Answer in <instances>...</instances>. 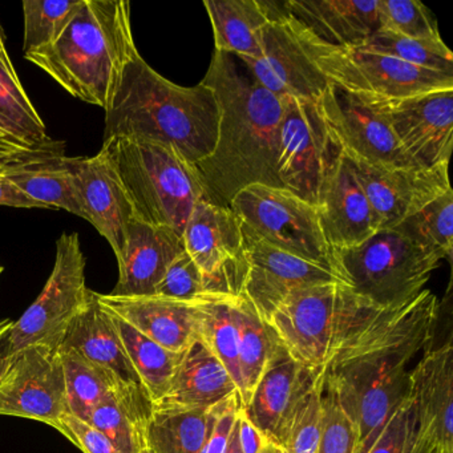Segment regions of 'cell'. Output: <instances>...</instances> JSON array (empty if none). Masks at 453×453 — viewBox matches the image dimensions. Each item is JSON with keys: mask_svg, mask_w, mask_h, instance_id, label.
<instances>
[{"mask_svg": "<svg viewBox=\"0 0 453 453\" xmlns=\"http://www.w3.org/2000/svg\"><path fill=\"white\" fill-rule=\"evenodd\" d=\"M439 299L428 288L376 312L342 344L325 380L354 424L357 453H367L410 394V363L432 346Z\"/></svg>", "mask_w": 453, "mask_h": 453, "instance_id": "obj_1", "label": "cell"}, {"mask_svg": "<svg viewBox=\"0 0 453 453\" xmlns=\"http://www.w3.org/2000/svg\"><path fill=\"white\" fill-rule=\"evenodd\" d=\"M203 83L219 107L216 147L195 165L206 201L229 206L256 184L283 189L277 176L282 99L264 88L240 58L224 52L214 51Z\"/></svg>", "mask_w": 453, "mask_h": 453, "instance_id": "obj_2", "label": "cell"}, {"mask_svg": "<svg viewBox=\"0 0 453 453\" xmlns=\"http://www.w3.org/2000/svg\"><path fill=\"white\" fill-rule=\"evenodd\" d=\"M104 111V140L163 145L193 165L216 147L219 107L214 92L203 81L189 88L172 83L139 51L124 65Z\"/></svg>", "mask_w": 453, "mask_h": 453, "instance_id": "obj_3", "label": "cell"}, {"mask_svg": "<svg viewBox=\"0 0 453 453\" xmlns=\"http://www.w3.org/2000/svg\"><path fill=\"white\" fill-rule=\"evenodd\" d=\"M136 52L128 0H83L55 43L25 58L71 96L105 110Z\"/></svg>", "mask_w": 453, "mask_h": 453, "instance_id": "obj_4", "label": "cell"}, {"mask_svg": "<svg viewBox=\"0 0 453 453\" xmlns=\"http://www.w3.org/2000/svg\"><path fill=\"white\" fill-rule=\"evenodd\" d=\"M380 310L347 283H322L290 294L267 325L291 359L322 373L347 338Z\"/></svg>", "mask_w": 453, "mask_h": 453, "instance_id": "obj_5", "label": "cell"}, {"mask_svg": "<svg viewBox=\"0 0 453 453\" xmlns=\"http://www.w3.org/2000/svg\"><path fill=\"white\" fill-rule=\"evenodd\" d=\"M113 165L145 224L166 226L182 235L190 214L206 200L193 164L171 148L127 139L104 140Z\"/></svg>", "mask_w": 453, "mask_h": 453, "instance_id": "obj_6", "label": "cell"}, {"mask_svg": "<svg viewBox=\"0 0 453 453\" xmlns=\"http://www.w3.org/2000/svg\"><path fill=\"white\" fill-rule=\"evenodd\" d=\"M440 256L411 241L395 229L375 235L343 250H334L342 280L380 309L410 301L424 290Z\"/></svg>", "mask_w": 453, "mask_h": 453, "instance_id": "obj_7", "label": "cell"}, {"mask_svg": "<svg viewBox=\"0 0 453 453\" xmlns=\"http://www.w3.org/2000/svg\"><path fill=\"white\" fill-rule=\"evenodd\" d=\"M229 208L241 224L270 245L338 273L317 206L288 190L256 184L238 192Z\"/></svg>", "mask_w": 453, "mask_h": 453, "instance_id": "obj_8", "label": "cell"}, {"mask_svg": "<svg viewBox=\"0 0 453 453\" xmlns=\"http://www.w3.org/2000/svg\"><path fill=\"white\" fill-rule=\"evenodd\" d=\"M323 43L285 7L277 10L272 4L261 57L240 59L254 79L280 99L298 97L318 103L330 84L315 62Z\"/></svg>", "mask_w": 453, "mask_h": 453, "instance_id": "obj_9", "label": "cell"}, {"mask_svg": "<svg viewBox=\"0 0 453 453\" xmlns=\"http://www.w3.org/2000/svg\"><path fill=\"white\" fill-rule=\"evenodd\" d=\"M86 267L78 233H63L57 241L54 269L41 296L10 328V352L36 343L60 346L65 330L91 294Z\"/></svg>", "mask_w": 453, "mask_h": 453, "instance_id": "obj_10", "label": "cell"}, {"mask_svg": "<svg viewBox=\"0 0 453 453\" xmlns=\"http://www.w3.org/2000/svg\"><path fill=\"white\" fill-rule=\"evenodd\" d=\"M315 62L331 84L359 96L405 99L453 89L452 76L363 49L323 43Z\"/></svg>", "mask_w": 453, "mask_h": 453, "instance_id": "obj_11", "label": "cell"}, {"mask_svg": "<svg viewBox=\"0 0 453 453\" xmlns=\"http://www.w3.org/2000/svg\"><path fill=\"white\" fill-rule=\"evenodd\" d=\"M68 413L62 351L36 343L10 352L0 371V415L49 424L60 431Z\"/></svg>", "mask_w": 453, "mask_h": 453, "instance_id": "obj_12", "label": "cell"}, {"mask_svg": "<svg viewBox=\"0 0 453 453\" xmlns=\"http://www.w3.org/2000/svg\"><path fill=\"white\" fill-rule=\"evenodd\" d=\"M277 176L283 189L317 206L320 187L341 150L331 139L318 103L282 99Z\"/></svg>", "mask_w": 453, "mask_h": 453, "instance_id": "obj_13", "label": "cell"}, {"mask_svg": "<svg viewBox=\"0 0 453 453\" xmlns=\"http://www.w3.org/2000/svg\"><path fill=\"white\" fill-rule=\"evenodd\" d=\"M209 296H240L248 274L242 224L229 206L201 200L182 233Z\"/></svg>", "mask_w": 453, "mask_h": 453, "instance_id": "obj_14", "label": "cell"}, {"mask_svg": "<svg viewBox=\"0 0 453 453\" xmlns=\"http://www.w3.org/2000/svg\"><path fill=\"white\" fill-rule=\"evenodd\" d=\"M404 453H453L452 336L424 351L411 370Z\"/></svg>", "mask_w": 453, "mask_h": 453, "instance_id": "obj_15", "label": "cell"}, {"mask_svg": "<svg viewBox=\"0 0 453 453\" xmlns=\"http://www.w3.org/2000/svg\"><path fill=\"white\" fill-rule=\"evenodd\" d=\"M386 119L416 168L448 165L453 148V89L405 99L362 96Z\"/></svg>", "mask_w": 453, "mask_h": 453, "instance_id": "obj_16", "label": "cell"}, {"mask_svg": "<svg viewBox=\"0 0 453 453\" xmlns=\"http://www.w3.org/2000/svg\"><path fill=\"white\" fill-rule=\"evenodd\" d=\"M318 108L331 139L347 157L383 168H416L386 119L365 97L330 83Z\"/></svg>", "mask_w": 453, "mask_h": 453, "instance_id": "obj_17", "label": "cell"}, {"mask_svg": "<svg viewBox=\"0 0 453 453\" xmlns=\"http://www.w3.org/2000/svg\"><path fill=\"white\" fill-rule=\"evenodd\" d=\"M248 274L242 294L259 317L267 322L290 294L322 283L344 282L328 267L280 250L242 225Z\"/></svg>", "mask_w": 453, "mask_h": 453, "instance_id": "obj_18", "label": "cell"}, {"mask_svg": "<svg viewBox=\"0 0 453 453\" xmlns=\"http://www.w3.org/2000/svg\"><path fill=\"white\" fill-rule=\"evenodd\" d=\"M349 160L372 209L378 232L394 229L405 217L450 188L448 165L396 169Z\"/></svg>", "mask_w": 453, "mask_h": 453, "instance_id": "obj_19", "label": "cell"}, {"mask_svg": "<svg viewBox=\"0 0 453 453\" xmlns=\"http://www.w3.org/2000/svg\"><path fill=\"white\" fill-rule=\"evenodd\" d=\"M323 373L303 367L282 349L242 405L246 418L267 442L283 448L296 415Z\"/></svg>", "mask_w": 453, "mask_h": 453, "instance_id": "obj_20", "label": "cell"}, {"mask_svg": "<svg viewBox=\"0 0 453 453\" xmlns=\"http://www.w3.org/2000/svg\"><path fill=\"white\" fill-rule=\"evenodd\" d=\"M70 164L84 219L107 240L120 261L129 224L136 216L107 147L103 145L91 157H70Z\"/></svg>", "mask_w": 453, "mask_h": 453, "instance_id": "obj_21", "label": "cell"}, {"mask_svg": "<svg viewBox=\"0 0 453 453\" xmlns=\"http://www.w3.org/2000/svg\"><path fill=\"white\" fill-rule=\"evenodd\" d=\"M317 211L320 229L333 251L359 246L378 233L370 203L342 152L323 179Z\"/></svg>", "mask_w": 453, "mask_h": 453, "instance_id": "obj_22", "label": "cell"}, {"mask_svg": "<svg viewBox=\"0 0 453 453\" xmlns=\"http://www.w3.org/2000/svg\"><path fill=\"white\" fill-rule=\"evenodd\" d=\"M96 296L108 312L169 351L181 354L200 339L198 301H177L160 296H116L96 293Z\"/></svg>", "mask_w": 453, "mask_h": 453, "instance_id": "obj_23", "label": "cell"}, {"mask_svg": "<svg viewBox=\"0 0 453 453\" xmlns=\"http://www.w3.org/2000/svg\"><path fill=\"white\" fill-rule=\"evenodd\" d=\"M60 349L75 352L87 362L107 371L129 394L148 397L127 357L112 315L99 303L95 291L91 290L86 306L65 330Z\"/></svg>", "mask_w": 453, "mask_h": 453, "instance_id": "obj_24", "label": "cell"}, {"mask_svg": "<svg viewBox=\"0 0 453 453\" xmlns=\"http://www.w3.org/2000/svg\"><path fill=\"white\" fill-rule=\"evenodd\" d=\"M185 250L182 235L171 227L134 219L127 233L126 250L118 262L116 296H155L169 265Z\"/></svg>", "mask_w": 453, "mask_h": 453, "instance_id": "obj_25", "label": "cell"}, {"mask_svg": "<svg viewBox=\"0 0 453 453\" xmlns=\"http://www.w3.org/2000/svg\"><path fill=\"white\" fill-rule=\"evenodd\" d=\"M283 7L338 49H359L380 28L378 0H288Z\"/></svg>", "mask_w": 453, "mask_h": 453, "instance_id": "obj_26", "label": "cell"}, {"mask_svg": "<svg viewBox=\"0 0 453 453\" xmlns=\"http://www.w3.org/2000/svg\"><path fill=\"white\" fill-rule=\"evenodd\" d=\"M65 142H52L12 164L4 176L17 185L31 200L47 209H63L84 217L70 157L65 155Z\"/></svg>", "mask_w": 453, "mask_h": 453, "instance_id": "obj_27", "label": "cell"}, {"mask_svg": "<svg viewBox=\"0 0 453 453\" xmlns=\"http://www.w3.org/2000/svg\"><path fill=\"white\" fill-rule=\"evenodd\" d=\"M238 392L226 368L198 339L182 352L168 392L155 410H209Z\"/></svg>", "mask_w": 453, "mask_h": 453, "instance_id": "obj_28", "label": "cell"}, {"mask_svg": "<svg viewBox=\"0 0 453 453\" xmlns=\"http://www.w3.org/2000/svg\"><path fill=\"white\" fill-rule=\"evenodd\" d=\"M213 27L216 51L241 59L261 57L262 36L270 19L272 2L261 0H205Z\"/></svg>", "mask_w": 453, "mask_h": 453, "instance_id": "obj_29", "label": "cell"}, {"mask_svg": "<svg viewBox=\"0 0 453 453\" xmlns=\"http://www.w3.org/2000/svg\"><path fill=\"white\" fill-rule=\"evenodd\" d=\"M238 318V367H240L241 404L245 405L250 399L265 371L270 367L283 347L273 334L272 328L265 322L253 304L243 294L237 296Z\"/></svg>", "mask_w": 453, "mask_h": 453, "instance_id": "obj_30", "label": "cell"}, {"mask_svg": "<svg viewBox=\"0 0 453 453\" xmlns=\"http://www.w3.org/2000/svg\"><path fill=\"white\" fill-rule=\"evenodd\" d=\"M152 411V403L115 392L91 411L86 423L104 434L121 453H142L147 448L145 434Z\"/></svg>", "mask_w": 453, "mask_h": 453, "instance_id": "obj_31", "label": "cell"}, {"mask_svg": "<svg viewBox=\"0 0 453 453\" xmlns=\"http://www.w3.org/2000/svg\"><path fill=\"white\" fill-rule=\"evenodd\" d=\"M0 140L30 150L51 144L46 124L39 115L17 71L0 65Z\"/></svg>", "mask_w": 453, "mask_h": 453, "instance_id": "obj_32", "label": "cell"}, {"mask_svg": "<svg viewBox=\"0 0 453 453\" xmlns=\"http://www.w3.org/2000/svg\"><path fill=\"white\" fill-rule=\"evenodd\" d=\"M112 318L127 357L153 405L168 392L182 352L177 354L169 351L152 339L142 335L120 318L115 315Z\"/></svg>", "mask_w": 453, "mask_h": 453, "instance_id": "obj_33", "label": "cell"}, {"mask_svg": "<svg viewBox=\"0 0 453 453\" xmlns=\"http://www.w3.org/2000/svg\"><path fill=\"white\" fill-rule=\"evenodd\" d=\"M237 296H203L198 301V309H200V341L224 365L234 380L237 389H240Z\"/></svg>", "mask_w": 453, "mask_h": 453, "instance_id": "obj_34", "label": "cell"}, {"mask_svg": "<svg viewBox=\"0 0 453 453\" xmlns=\"http://www.w3.org/2000/svg\"><path fill=\"white\" fill-rule=\"evenodd\" d=\"M211 426L209 410H155L147 424V447L153 453H201Z\"/></svg>", "mask_w": 453, "mask_h": 453, "instance_id": "obj_35", "label": "cell"}, {"mask_svg": "<svg viewBox=\"0 0 453 453\" xmlns=\"http://www.w3.org/2000/svg\"><path fill=\"white\" fill-rule=\"evenodd\" d=\"M62 359L63 368H65L68 412L81 420L86 421L91 411L103 399L115 392H121L132 399L150 402L148 397L134 396V395L129 394L110 372L87 362L75 352L62 351Z\"/></svg>", "mask_w": 453, "mask_h": 453, "instance_id": "obj_36", "label": "cell"}, {"mask_svg": "<svg viewBox=\"0 0 453 453\" xmlns=\"http://www.w3.org/2000/svg\"><path fill=\"white\" fill-rule=\"evenodd\" d=\"M413 242L434 251L440 258L452 259L453 190H442L418 211L405 217L396 227Z\"/></svg>", "mask_w": 453, "mask_h": 453, "instance_id": "obj_37", "label": "cell"}, {"mask_svg": "<svg viewBox=\"0 0 453 453\" xmlns=\"http://www.w3.org/2000/svg\"><path fill=\"white\" fill-rule=\"evenodd\" d=\"M359 49L388 55L408 65L453 78V54L442 39H411L379 28Z\"/></svg>", "mask_w": 453, "mask_h": 453, "instance_id": "obj_38", "label": "cell"}, {"mask_svg": "<svg viewBox=\"0 0 453 453\" xmlns=\"http://www.w3.org/2000/svg\"><path fill=\"white\" fill-rule=\"evenodd\" d=\"M81 4L83 0H25L23 54H33L55 43Z\"/></svg>", "mask_w": 453, "mask_h": 453, "instance_id": "obj_39", "label": "cell"}, {"mask_svg": "<svg viewBox=\"0 0 453 453\" xmlns=\"http://www.w3.org/2000/svg\"><path fill=\"white\" fill-rule=\"evenodd\" d=\"M380 28L411 39H441L432 12L418 0H378Z\"/></svg>", "mask_w": 453, "mask_h": 453, "instance_id": "obj_40", "label": "cell"}, {"mask_svg": "<svg viewBox=\"0 0 453 453\" xmlns=\"http://www.w3.org/2000/svg\"><path fill=\"white\" fill-rule=\"evenodd\" d=\"M357 429L323 375L322 431L317 453H357Z\"/></svg>", "mask_w": 453, "mask_h": 453, "instance_id": "obj_41", "label": "cell"}, {"mask_svg": "<svg viewBox=\"0 0 453 453\" xmlns=\"http://www.w3.org/2000/svg\"><path fill=\"white\" fill-rule=\"evenodd\" d=\"M155 296L187 302L200 301L209 296L203 273L187 251L180 253L169 265L156 288Z\"/></svg>", "mask_w": 453, "mask_h": 453, "instance_id": "obj_42", "label": "cell"}, {"mask_svg": "<svg viewBox=\"0 0 453 453\" xmlns=\"http://www.w3.org/2000/svg\"><path fill=\"white\" fill-rule=\"evenodd\" d=\"M322 383L323 375L296 415L283 453H317L322 431Z\"/></svg>", "mask_w": 453, "mask_h": 453, "instance_id": "obj_43", "label": "cell"}, {"mask_svg": "<svg viewBox=\"0 0 453 453\" xmlns=\"http://www.w3.org/2000/svg\"><path fill=\"white\" fill-rule=\"evenodd\" d=\"M240 408L238 392L211 408V426L201 453H226Z\"/></svg>", "mask_w": 453, "mask_h": 453, "instance_id": "obj_44", "label": "cell"}, {"mask_svg": "<svg viewBox=\"0 0 453 453\" xmlns=\"http://www.w3.org/2000/svg\"><path fill=\"white\" fill-rule=\"evenodd\" d=\"M59 432L84 453H121L104 434L70 412L63 416Z\"/></svg>", "mask_w": 453, "mask_h": 453, "instance_id": "obj_45", "label": "cell"}, {"mask_svg": "<svg viewBox=\"0 0 453 453\" xmlns=\"http://www.w3.org/2000/svg\"><path fill=\"white\" fill-rule=\"evenodd\" d=\"M410 423V400H405L379 434L367 453H404Z\"/></svg>", "mask_w": 453, "mask_h": 453, "instance_id": "obj_46", "label": "cell"}, {"mask_svg": "<svg viewBox=\"0 0 453 453\" xmlns=\"http://www.w3.org/2000/svg\"><path fill=\"white\" fill-rule=\"evenodd\" d=\"M235 429H237L238 445H240L242 453H259L262 448L267 444L266 440L259 434L258 429L246 418L242 404H241L237 421H235Z\"/></svg>", "mask_w": 453, "mask_h": 453, "instance_id": "obj_47", "label": "cell"}, {"mask_svg": "<svg viewBox=\"0 0 453 453\" xmlns=\"http://www.w3.org/2000/svg\"><path fill=\"white\" fill-rule=\"evenodd\" d=\"M0 206L23 209H47L42 203L31 200L17 185L12 184L4 174H0Z\"/></svg>", "mask_w": 453, "mask_h": 453, "instance_id": "obj_48", "label": "cell"}, {"mask_svg": "<svg viewBox=\"0 0 453 453\" xmlns=\"http://www.w3.org/2000/svg\"><path fill=\"white\" fill-rule=\"evenodd\" d=\"M39 150H42V148H39ZM39 150L19 147V145L0 140V174H4L12 164L18 163V161L27 157L28 155Z\"/></svg>", "mask_w": 453, "mask_h": 453, "instance_id": "obj_49", "label": "cell"}, {"mask_svg": "<svg viewBox=\"0 0 453 453\" xmlns=\"http://www.w3.org/2000/svg\"><path fill=\"white\" fill-rule=\"evenodd\" d=\"M12 319H4L0 322V371L4 368L6 357H9V331L12 326Z\"/></svg>", "mask_w": 453, "mask_h": 453, "instance_id": "obj_50", "label": "cell"}, {"mask_svg": "<svg viewBox=\"0 0 453 453\" xmlns=\"http://www.w3.org/2000/svg\"><path fill=\"white\" fill-rule=\"evenodd\" d=\"M0 65L7 68L10 71L15 70L14 65H12V58H10L9 51H7L6 44H4V31L0 27Z\"/></svg>", "mask_w": 453, "mask_h": 453, "instance_id": "obj_51", "label": "cell"}, {"mask_svg": "<svg viewBox=\"0 0 453 453\" xmlns=\"http://www.w3.org/2000/svg\"><path fill=\"white\" fill-rule=\"evenodd\" d=\"M226 453H242L241 452L240 445H238L237 439V429H233L232 434H230L229 445H227Z\"/></svg>", "mask_w": 453, "mask_h": 453, "instance_id": "obj_52", "label": "cell"}, {"mask_svg": "<svg viewBox=\"0 0 453 453\" xmlns=\"http://www.w3.org/2000/svg\"><path fill=\"white\" fill-rule=\"evenodd\" d=\"M259 453H283V449L282 448L277 447V445L267 442Z\"/></svg>", "mask_w": 453, "mask_h": 453, "instance_id": "obj_53", "label": "cell"}, {"mask_svg": "<svg viewBox=\"0 0 453 453\" xmlns=\"http://www.w3.org/2000/svg\"><path fill=\"white\" fill-rule=\"evenodd\" d=\"M142 453H153V452H152V450L150 449V448L147 447V448H145L144 450H142Z\"/></svg>", "mask_w": 453, "mask_h": 453, "instance_id": "obj_54", "label": "cell"}, {"mask_svg": "<svg viewBox=\"0 0 453 453\" xmlns=\"http://www.w3.org/2000/svg\"><path fill=\"white\" fill-rule=\"evenodd\" d=\"M4 267L2 266V264H0V274H2V273H4Z\"/></svg>", "mask_w": 453, "mask_h": 453, "instance_id": "obj_55", "label": "cell"}, {"mask_svg": "<svg viewBox=\"0 0 453 453\" xmlns=\"http://www.w3.org/2000/svg\"></svg>", "mask_w": 453, "mask_h": 453, "instance_id": "obj_56", "label": "cell"}]
</instances>
